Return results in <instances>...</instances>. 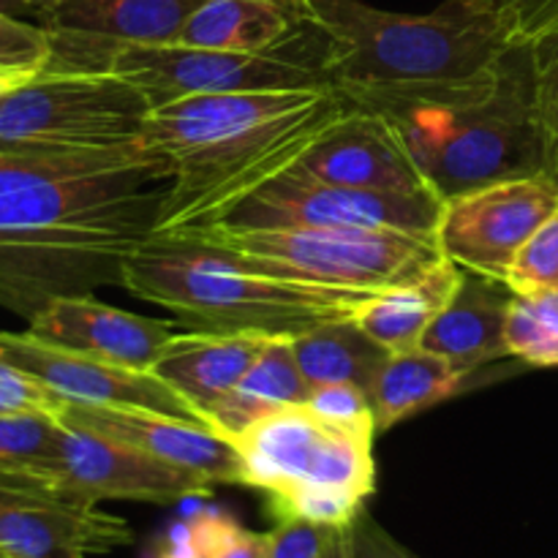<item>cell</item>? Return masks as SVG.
<instances>
[{
  "mask_svg": "<svg viewBox=\"0 0 558 558\" xmlns=\"http://www.w3.org/2000/svg\"><path fill=\"white\" fill-rule=\"evenodd\" d=\"M0 11L14 14V11H31V0H0Z\"/></svg>",
  "mask_w": 558,
  "mask_h": 558,
  "instance_id": "40",
  "label": "cell"
},
{
  "mask_svg": "<svg viewBox=\"0 0 558 558\" xmlns=\"http://www.w3.org/2000/svg\"><path fill=\"white\" fill-rule=\"evenodd\" d=\"M308 0H205L174 44L221 52H298L314 36Z\"/></svg>",
  "mask_w": 558,
  "mask_h": 558,
  "instance_id": "19",
  "label": "cell"
},
{
  "mask_svg": "<svg viewBox=\"0 0 558 558\" xmlns=\"http://www.w3.org/2000/svg\"><path fill=\"white\" fill-rule=\"evenodd\" d=\"M27 332L87 357L150 371L169 338L174 336V327L169 322L114 308L93 294H82V298H58L44 305L27 322Z\"/></svg>",
  "mask_w": 558,
  "mask_h": 558,
  "instance_id": "18",
  "label": "cell"
},
{
  "mask_svg": "<svg viewBox=\"0 0 558 558\" xmlns=\"http://www.w3.org/2000/svg\"><path fill=\"white\" fill-rule=\"evenodd\" d=\"M213 518H216V510H202L185 521L172 523L167 534L158 539L156 558H207Z\"/></svg>",
  "mask_w": 558,
  "mask_h": 558,
  "instance_id": "37",
  "label": "cell"
},
{
  "mask_svg": "<svg viewBox=\"0 0 558 558\" xmlns=\"http://www.w3.org/2000/svg\"><path fill=\"white\" fill-rule=\"evenodd\" d=\"M305 407L338 430L376 436L374 412H371L368 392L357 385H322L314 387Z\"/></svg>",
  "mask_w": 558,
  "mask_h": 558,
  "instance_id": "30",
  "label": "cell"
},
{
  "mask_svg": "<svg viewBox=\"0 0 558 558\" xmlns=\"http://www.w3.org/2000/svg\"><path fill=\"white\" fill-rule=\"evenodd\" d=\"M292 352L311 390L322 385H357L368 392L374 376L390 357L352 316L322 322L294 336Z\"/></svg>",
  "mask_w": 558,
  "mask_h": 558,
  "instance_id": "25",
  "label": "cell"
},
{
  "mask_svg": "<svg viewBox=\"0 0 558 558\" xmlns=\"http://www.w3.org/2000/svg\"><path fill=\"white\" fill-rule=\"evenodd\" d=\"M60 420L52 414H0V472L52 485Z\"/></svg>",
  "mask_w": 558,
  "mask_h": 558,
  "instance_id": "26",
  "label": "cell"
},
{
  "mask_svg": "<svg viewBox=\"0 0 558 558\" xmlns=\"http://www.w3.org/2000/svg\"><path fill=\"white\" fill-rule=\"evenodd\" d=\"M341 526L305 521V518H276L267 534L270 558H327L336 548Z\"/></svg>",
  "mask_w": 558,
  "mask_h": 558,
  "instance_id": "31",
  "label": "cell"
},
{
  "mask_svg": "<svg viewBox=\"0 0 558 558\" xmlns=\"http://www.w3.org/2000/svg\"><path fill=\"white\" fill-rule=\"evenodd\" d=\"M71 69L118 74L145 96L150 109L196 96L330 87L319 58L303 52L245 54L185 44H120L76 58H49Z\"/></svg>",
  "mask_w": 558,
  "mask_h": 558,
  "instance_id": "9",
  "label": "cell"
},
{
  "mask_svg": "<svg viewBox=\"0 0 558 558\" xmlns=\"http://www.w3.org/2000/svg\"><path fill=\"white\" fill-rule=\"evenodd\" d=\"M512 298L507 281L463 270L456 294L430 322L420 347L445 357L463 376L510 357L505 327Z\"/></svg>",
  "mask_w": 558,
  "mask_h": 558,
  "instance_id": "20",
  "label": "cell"
},
{
  "mask_svg": "<svg viewBox=\"0 0 558 558\" xmlns=\"http://www.w3.org/2000/svg\"><path fill=\"white\" fill-rule=\"evenodd\" d=\"M461 278L463 267L441 259L423 276L365 298L352 319L390 354L417 349L430 322L452 300Z\"/></svg>",
  "mask_w": 558,
  "mask_h": 558,
  "instance_id": "22",
  "label": "cell"
},
{
  "mask_svg": "<svg viewBox=\"0 0 558 558\" xmlns=\"http://www.w3.org/2000/svg\"><path fill=\"white\" fill-rule=\"evenodd\" d=\"M512 44H532L558 27V0H494Z\"/></svg>",
  "mask_w": 558,
  "mask_h": 558,
  "instance_id": "35",
  "label": "cell"
},
{
  "mask_svg": "<svg viewBox=\"0 0 558 558\" xmlns=\"http://www.w3.org/2000/svg\"><path fill=\"white\" fill-rule=\"evenodd\" d=\"M532 47L534 112L543 140L545 174L558 183V27L539 36Z\"/></svg>",
  "mask_w": 558,
  "mask_h": 558,
  "instance_id": "28",
  "label": "cell"
},
{
  "mask_svg": "<svg viewBox=\"0 0 558 558\" xmlns=\"http://www.w3.org/2000/svg\"><path fill=\"white\" fill-rule=\"evenodd\" d=\"M52 38L47 27L0 11V65H47Z\"/></svg>",
  "mask_w": 558,
  "mask_h": 558,
  "instance_id": "34",
  "label": "cell"
},
{
  "mask_svg": "<svg viewBox=\"0 0 558 558\" xmlns=\"http://www.w3.org/2000/svg\"><path fill=\"white\" fill-rule=\"evenodd\" d=\"M327 558H414L371 515L368 510L357 512L349 523H343L338 532L336 548Z\"/></svg>",
  "mask_w": 558,
  "mask_h": 558,
  "instance_id": "33",
  "label": "cell"
},
{
  "mask_svg": "<svg viewBox=\"0 0 558 558\" xmlns=\"http://www.w3.org/2000/svg\"><path fill=\"white\" fill-rule=\"evenodd\" d=\"M341 93L390 125L441 202L545 172L529 44H512L496 65L469 80Z\"/></svg>",
  "mask_w": 558,
  "mask_h": 558,
  "instance_id": "3",
  "label": "cell"
},
{
  "mask_svg": "<svg viewBox=\"0 0 558 558\" xmlns=\"http://www.w3.org/2000/svg\"><path fill=\"white\" fill-rule=\"evenodd\" d=\"M300 167L325 183L349 189L434 194L390 125L357 104H352V109L311 147Z\"/></svg>",
  "mask_w": 558,
  "mask_h": 558,
  "instance_id": "17",
  "label": "cell"
},
{
  "mask_svg": "<svg viewBox=\"0 0 558 558\" xmlns=\"http://www.w3.org/2000/svg\"><path fill=\"white\" fill-rule=\"evenodd\" d=\"M0 558H5V556H3V554H0Z\"/></svg>",
  "mask_w": 558,
  "mask_h": 558,
  "instance_id": "41",
  "label": "cell"
},
{
  "mask_svg": "<svg viewBox=\"0 0 558 558\" xmlns=\"http://www.w3.org/2000/svg\"><path fill=\"white\" fill-rule=\"evenodd\" d=\"M205 0H38L33 14L52 38L54 58L120 44H174Z\"/></svg>",
  "mask_w": 558,
  "mask_h": 558,
  "instance_id": "16",
  "label": "cell"
},
{
  "mask_svg": "<svg viewBox=\"0 0 558 558\" xmlns=\"http://www.w3.org/2000/svg\"><path fill=\"white\" fill-rule=\"evenodd\" d=\"M58 417L196 474L210 485H245L243 461L232 441L199 420L174 417L150 409H107L82 403H65Z\"/></svg>",
  "mask_w": 558,
  "mask_h": 558,
  "instance_id": "15",
  "label": "cell"
},
{
  "mask_svg": "<svg viewBox=\"0 0 558 558\" xmlns=\"http://www.w3.org/2000/svg\"><path fill=\"white\" fill-rule=\"evenodd\" d=\"M505 341L510 357H518L534 368H558V319L532 294L512 298Z\"/></svg>",
  "mask_w": 558,
  "mask_h": 558,
  "instance_id": "27",
  "label": "cell"
},
{
  "mask_svg": "<svg viewBox=\"0 0 558 558\" xmlns=\"http://www.w3.org/2000/svg\"><path fill=\"white\" fill-rule=\"evenodd\" d=\"M0 357L27 371L58 392L65 403L107 409H150L174 417L199 420L189 401L178 396L153 371L87 357L71 349L41 341L33 332H0ZM207 425V423H205Z\"/></svg>",
  "mask_w": 558,
  "mask_h": 558,
  "instance_id": "14",
  "label": "cell"
},
{
  "mask_svg": "<svg viewBox=\"0 0 558 558\" xmlns=\"http://www.w3.org/2000/svg\"><path fill=\"white\" fill-rule=\"evenodd\" d=\"M123 289L167 308L189 330L265 338L349 319L371 298L262 276L196 234H153L131 256Z\"/></svg>",
  "mask_w": 558,
  "mask_h": 558,
  "instance_id": "5",
  "label": "cell"
},
{
  "mask_svg": "<svg viewBox=\"0 0 558 558\" xmlns=\"http://www.w3.org/2000/svg\"><path fill=\"white\" fill-rule=\"evenodd\" d=\"M507 283L515 294L558 292V210L523 245Z\"/></svg>",
  "mask_w": 558,
  "mask_h": 558,
  "instance_id": "29",
  "label": "cell"
},
{
  "mask_svg": "<svg viewBox=\"0 0 558 558\" xmlns=\"http://www.w3.org/2000/svg\"><path fill=\"white\" fill-rule=\"evenodd\" d=\"M150 104L131 82L49 60L0 96V142L49 150H109L145 142Z\"/></svg>",
  "mask_w": 558,
  "mask_h": 558,
  "instance_id": "8",
  "label": "cell"
},
{
  "mask_svg": "<svg viewBox=\"0 0 558 558\" xmlns=\"http://www.w3.org/2000/svg\"><path fill=\"white\" fill-rule=\"evenodd\" d=\"M44 65H0V96L36 76Z\"/></svg>",
  "mask_w": 558,
  "mask_h": 558,
  "instance_id": "38",
  "label": "cell"
},
{
  "mask_svg": "<svg viewBox=\"0 0 558 558\" xmlns=\"http://www.w3.org/2000/svg\"><path fill=\"white\" fill-rule=\"evenodd\" d=\"M156 147L49 150L0 142V308L31 322L58 298L123 287L131 256L156 234Z\"/></svg>",
  "mask_w": 558,
  "mask_h": 558,
  "instance_id": "1",
  "label": "cell"
},
{
  "mask_svg": "<svg viewBox=\"0 0 558 558\" xmlns=\"http://www.w3.org/2000/svg\"><path fill=\"white\" fill-rule=\"evenodd\" d=\"M65 401L44 381L0 357V414H52L63 412Z\"/></svg>",
  "mask_w": 558,
  "mask_h": 558,
  "instance_id": "32",
  "label": "cell"
},
{
  "mask_svg": "<svg viewBox=\"0 0 558 558\" xmlns=\"http://www.w3.org/2000/svg\"><path fill=\"white\" fill-rule=\"evenodd\" d=\"M441 199L434 194H381L325 183L300 163L240 202L229 229H398L434 234Z\"/></svg>",
  "mask_w": 558,
  "mask_h": 558,
  "instance_id": "10",
  "label": "cell"
},
{
  "mask_svg": "<svg viewBox=\"0 0 558 558\" xmlns=\"http://www.w3.org/2000/svg\"><path fill=\"white\" fill-rule=\"evenodd\" d=\"M376 436L338 430L305 403L278 409L234 434L245 488L267 496L276 518L343 526L376 490Z\"/></svg>",
  "mask_w": 558,
  "mask_h": 558,
  "instance_id": "6",
  "label": "cell"
},
{
  "mask_svg": "<svg viewBox=\"0 0 558 558\" xmlns=\"http://www.w3.org/2000/svg\"><path fill=\"white\" fill-rule=\"evenodd\" d=\"M469 376L458 374L445 357L417 347L392 352L368 387L376 434L396 428L423 409L447 401L463 390Z\"/></svg>",
  "mask_w": 558,
  "mask_h": 558,
  "instance_id": "24",
  "label": "cell"
},
{
  "mask_svg": "<svg viewBox=\"0 0 558 558\" xmlns=\"http://www.w3.org/2000/svg\"><path fill=\"white\" fill-rule=\"evenodd\" d=\"M207 558H270L267 534L251 532L240 526L232 515L216 510Z\"/></svg>",
  "mask_w": 558,
  "mask_h": 558,
  "instance_id": "36",
  "label": "cell"
},
{
  "mask_svg": "<svg viewBox=\"0 0 558 558\" xmlns=\"http://www.w3.org/2000/svg\"><path fill=\"white\" fill-rule=\"evenodd\" d=\"M134 543L118 515L85 505L44 480L0 472V554L5 558H87Z\"/></svg>",
  "mask_w": 558,
  "mask_h": 558,
  "instance_id": "12",
  "label": "cell"
},
{
  "mask_svg": "<svg viewBox=\"0 0 558 558\" xmlns=\"http://www.w3.org/2000/svg\"><path fill=\"white\" fill-rule=\"evenodd\" d=\"M207 243L262 276L298 287L376 294L441 262L434 234L398 229H199Z\"/></svg>",
  "mask_w": 558,
  "mask_h": 558,
  "instance_id": "7",
  "label": "cell"
},
{
  "mask_svg": "<svg viewBox=\"0 0 558 558\" xmlns=\"http://www.w3.org/2000/svg\"><path fill=\"white\" fill-rule=\"evenodd\" d=\"M556 210L558 183L550 174L499 180L441 202L434 238L445 259L507 281L515 256Z\"/></svg>",
  "mask_w": 558,
  "mask_h": 558,
  "instance_id": "11",
  "label": "cell"
},
{
  "mask_svg": "<svg viewBox=\"0 0 558 558\" xmlns=\"http://www.w3.org/2000/svg\"><path fill=\"white\" fill-rule=\"evenodd\" d=\"M52 485L85 505H98V501L178 505L191 496H207L216 488L196 474L169 466L134 447L63 420H60Z\"/></svg>",
  "mask_w": 558,
  "mask_h": 558,
  "instance_id": "13",
  "label": "cell"
},
{
  "mask_svg": "<svg viewBox=\"0 0 558 558\" xmlns=\"http://www.w3.org/2000/svg\"><path fill=\"white\" fill-rule=\"evenodd\" d=\"M267 341L270 338L265 336L174 332L150 371L194 407L202 423H207L213 409L238 387Z\"/></svg>",
  "mask_w": 558,
  "mask_h": 558,
  "instance_id": "21",
  "label": "cell"
},
{
  "mask_svg": "<svg viewBox=\"0 0 558 558\" xmlns=\"http://www.w3.org/2000/svg\"><path fill=\"white\" fill-rule=\"evenodd\" d=\"M322 69L338 90L469 80L512 47L494 0H445L428 14L363 0H308Z\"/></svg>",
  "mask_w": 558,
  "mask_h": 558,
  "instance_id": "4",
  "label": "cell"
},
{
  "mask_svg": "<svg viewBox=\"0 0 558 558\" xmlns=\"http://www.w3.org/2000/svg\"><path fill=\"white\" fill-rule=\"evenodd\" d=\"M352 109L338 87L196 96L153 109L145 145L167 156L156 234L216 227L256 189L303 161Z\"/></svg>",
  "mask_w": 558,
  "mask_h": 558,
  "instance_id": "2",
  "label": "cell"
},
{
  "mask_svg": "<svg viewBox=\"0 0 558 558\" xmlns=\"http://www.w3.org/2000/svg\"><path fill=\"white\" fill-rule=\"evenodd\" d=\"M532 298H537V303L543 305L545 311H550V314L558 319V292H539V294H532Z\"/></svg>",
  "mask_w": 558,
  "mask_h": 558,
  "instance_id": "39",
  "label": "cell"
},
{
  "mask_svg": "<svg viewBox=\"0 0 558 558\" xmlns=\"http://www.w3.org/2000/svg\"><path fill=\"white\" fill-rule=\"evenodd\" d=\"M311 385L300 374L292 352V338H270L243 379L207 417L216 434L232 439L256 420L287 407L308 401Z\"/></svg>",
  "mask_w": 558,
  "mask_h": 558,
  "instance_id": "23",
  "label": "cell"
}]
</instances>
